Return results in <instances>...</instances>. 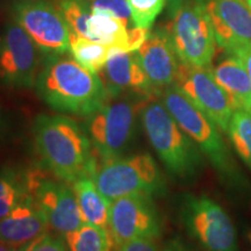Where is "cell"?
<instances>
[{
    "label": "cell",
    "mask_w": 251,
    "mask_h": 251,
    "mask_svg": "<svg viewBox=\"0 0 251 251\" xmlns=\"http://www.w3.org/2000/svg\"><path fill=\"white\" fill-rule=\"evenodd\" d=\"M41 99L62 114L87 118L107 99L101 78L70 56L47 55L35 81Z\"/></svg>",
    "instance_id": "cell-1"
},
{
    "label": "cell",
    "mask_w": 251,
    "mask_h": 251,
    "mask_svg": "<svg viewBox=\"0 0 251 251\" xmlns=\"http://www.w3.org/2000/svg\"><path fill=\"white\" fill-rule=\"evenodd\" d=\"M33 137L45 168L71 184L97 171L92 143L85 128L64 114H41L34 120Z\"/></svg>",
    "instance_id": "cell-2"
},
{
    "label": "cell",
    "mask_w": 251,
    "mask_h": 251,
    "mask_svg": "<svg viewBox=\"0 0 251 251\" xmlns=\"http://www.w3.org/2000/svg\"><path fill=\"white\" fill-rule=\"evenodd\" d=\"M161 99L181 129L193 140L205 158L211 163L222 183L234 192H248L250 190L249 181L222 139L221 130L176 84L163 91Z\"/></svg>",
    "instance_id": "cell-3"
},
{
    "label": "cell",
    "mask_w": 251,
    "mask_h": 251,
    "mask_svg": "<svg viewBox=\"0 0 251 251\" xmlns=\"http://www.w3.org/2000/svg\"><path fill=\"white\" fill-rule=\"evenodd\" d=\"M140 119L147 139L166 171L184 183L196 180L205 169V156L162 100H148L141 109Z\"/></svg>",
    "instance_id": "cell-4"
},
{
    "label": "cell",
    "mask_w": 251,
    "mask_h": 251,
    "mask_svg": "<svg viewBox=\"0 0 251 251\" xmlns=\"http://www.w3.org/2000/svg\"><path fill=\"white\" fill-rule=\"evenodd\" d=\"M147 101L148 99L130 94L108 96L105 102L86 118V133L103 162L124 156L129 149L136 133L137 118Z\"/></svg>",
    "instance_id": "cell-5"
},
{
    "label": "cell",
    "mask_w": 251,
    "mask_h": 251,
    "mask_svg": "<svg viewBox=\"0 0 251 251\" xmlns=\"http://www.w3.org/2000/svg\"><path fill=\"white\" fill-rule=\"evenodd\" d=\"M97 187L109 201L129 194L164 196V176L150 153H134L108 159L97 168Z\"/></svg>",
    "instance_id": "cell-6"
},
{
    "label": "cell",
    "mask_w": 251,
    "mask_h": 251,
    "mask_svg": "<svg viewBox=\"0 0 251 251\" xmlns=\"http://www.w3.org/2000/svg\"><path fill=\"white\" fill-rule=\"evenodd\" d=\"M166 29L181 63L211 68L218 43L207 2L188 0L176 12Z\"/></svg>",
    "instance_id": "cell-7"
},
{
    "label": "cell",
    "mask_w": 251,
    "mask_h": 251,
    "mask_svg": "<svg viewBox=\"0 0 251 251\" xmlns=\"http://www.w3.org/2000/svg\"><path fill=\"white\" fill-rule=\"evenodd\" d=\"M179 216L187 233L203 251H240L237 233L228 213L207 196L183 197Z\"/></svg>",
    "instance_id": "cell-8"
},
{
    "label": "cell",
    "mask_w": 251,
    "mask_h": 251,
    "mask_svg": "<svg viewBox=\"0 0 251 251\" xmlns=\"http://www.w3.org/2000/svg\"><path fill=\"white\" fill-rule=\"evenodd\" d=\"M108 233L115 249L136 238L161 237L163 221L152 197L129 194L111 201Z\"/></svg>",
    "instance_id": "cell-9"
},
{
    "label": "cell",
    "mask_w": 251,
    "mask_h": 251,
    "mask_svg": "<svg viewBox=\"0 0 251 251\" xmlns=\"http://www.w3.org/2000/svg\"><path fill=\"white\" fill-rule=\"evenodd\" d=\"M13 19L24 28L42 54L69 51L71 31L54 2L47 0H19L14 2Z\"/></svg>",
    "instance_id": "cell-10"
},
{
    "label": "cell",
    "mask_w": 251,
    "mask_h": 251,
    "mask_svg": "<svg viewBox=\"0 0 251 251\" xmlns=\"http://www.w3.org/2000/svg\"><path fill=\"white\" fill-rule=\"evenodd\" d=\"M69 183L51 179L40 171H29L30 194L49 227L65 237L84 225L74 190Z\"/></svg>",
    "instance_id": "cell-11"
},
{
    "label": "cell",
    "mask_w": 251,
    "mask_h": 251,
    "mask_svg": "<svg viewBox=\"0 0 251 251\" xmlns=\"http://www.w3.org/2000/svg\"><path fill=\"white\" fill-rule=\"evenodd\" d=\"M40 49L17 21L5 26L0 41V77L5 84L30 89L42 65Z\"/></svg>",
    "instance_id": "cell-12"
},
{
    "label": "cell",
    "mask_w": 251,
    "mask_h": 251,
    "mask_svg": "<svg viewBox=\"0 0 251 251\" xmlns=\"http://www.w3.org/2000/svg\"><path fill=\"white\" fill-rule=\"evenodd\" d=\"M175 84L222 133L227 134L235 108L213 77L211 68L193 67L180 62Z\"/></svg>",
    "instance_id": "cell-13"
},
{
    "label": "cell",
    "mask_w": 251,
    "mask_h": 251,
    "mask_svg": "<svg viewBox=\"0 0 251 251\" xmlns=\"http://www.w3.org/2000/svg\"><path fill=\"white\" fill-rule=\"evenodd\" d=\"M136 54L152 90L161 97L166 87L176 83L180 64L168 29L150 31Z\"/></svg>",
    "instance_id": "cell-14"
},
{
    "label": "cell",
    "mask_w": 251,
    "mask_h": 251,
    "mask_svg": "<svg viewBox=\"0 0 251 251\" xmlns=\"http://www.w3.org/2000/svg\"><path fill=\"white\" fill-rule=\"evenodd\" d=\"M98 75L108 96L130 94L148 100L156 97L141 67L136 51L112 48L105 67Z\"/></svg>",
    "instance_id": "cell-15"
},
{
    "label": "cell",
    "mask_w": 251,
    "mask_h": 251,
    "mask_svg": "<svg viewBox=\"0 0 251 251\" xmlns=\"http://www.w3.org/2000/svg\"><path fill=\"white\" fill-rule=\"evenodd\" d=\"M218 47L227 54L251 43V7L244 0L207 1Z\"/></svg>",
    "instance_id": "cell-16"
},
{
    "label": "cell",
    "mask_w": 251,
    "mask_h": 251,
    "mask_svg": "<svg viewBox=\"0 0 251 251\" xmlns=\"http://www.w3.org/2000/svg\"><path fill=\"white\" fill-rule=\"evenodd\" d=\"M48 227L45 215L30 197L0 219V242L18 250L47 233Z\"/></svg>",
    "instance_id": "cell-17"
},
{
    "label": "cell",
    "mask_w": 251,
    "mask_h": 251,
    "mask_svg": "<svg viewBox=\"0 0 251 251\" xmlns=\"http://www.w3.org/2000/svg\"><path fill=\"white\" fill-rule=\"evenodd\" d=\"M213 77L227 93L235 111L251 114V81L243 62L235 55L228 54L214 68Z\"/></svg>",
    "instance_id": "cell-18"
},
{
    "label": "cell",
    "mask_w": 251,
    "mask_h": 251,
    "mask_svg": "<svg viewBox=\"0 0 251 251\" xmlns=\"http://www.w3.org/2000/svg\"><path fill=\"white\" fill-rule=\"evenodd\" d=\"M84 224L108 229L111 201L100 192L92 176H84L72 183Z\"/></svg>",
    "instance_id": "cell-19"
},
{
    "label": "cell",
    "mask_w": 251,
    "mask_h": 251,
    "mask_svg": "<svg viewBox=\"0 0 251 251\" xmlns=\"http://www.w3.org/2000/svg\"><path fill=\"white\" fill-rule=\"evenodd\" d=\"M30 197L29 171L9 166L0 169V219Z\"/></svg>",
    "instance_id": "cell-20"
},
{
    "label": "cell",
    "mask_w": 251,
    "mask_h": 251,
    "mask_svg": "<svg viewBox=\"0 0 251 251\" xmlns=\"http://www.w3.org/2000/svg\"><path fill=\"white\" fill-rule=\"evenodd\" d=\"M89 31L91 41L128 51L129 28L119 19L106 13H92Z\"/></svg>",
    "instance_id": "cell-21"
},
{
    "label": "cell",
    "mask_w": 251,
    "mask_h": 251,
    "mask_svg": "<svg viewBox=\"0 0 251 251\" xmlns=\"http://www.w3.org/2000/svg\"><path fill=\"white\" fill-rule=\"evenodd\" d=\"M111 47L94 42L85 37L75 35L72 33L70 35L69 52L72 58L93 74H99L102 70L111 54Z\"/></svg>",
    "instance_id": "cell-22"
},
{
    "label": "cell",
    "mask_w": 251,
    "mask_h": 251,
    "mask_svg": "<svg viewBox=\"0 0 251 251\" xmlns=\"http://www.w3.org/2000/svg\"><path fill=\"white\" fill-rule=\"evenodd\" d=\"M70 251H111L108 229L84 224L64 237Z\"/></svg>",
    "instance_id": "cell-23"
},
{
    "label": "cell",
    "mask_w": 251,
    "mask_h": 251,
    "mask_svg": "<svg viewBox=\"0 0 251 251\" xmlns=\"http://www.w3.org/2000/svg\"><path fill=\"white\" fill-rule=\"evenodd\" d=\"M54 4L71 33L90 40L89 20L92 15L90 0H54Z\"/></svg>",
    "instance_id": "cell-24"
},
{
    "label": "cell",
    "mask_w": 251,
    "mask_h": 251,
    "mask_svg": "<svg viewBox=\"0 0 251 251\" xmlns=\"http://www.w3.org/2000/svg\"><path fill=\"white\" fill-rule=\"evenodd\" d=\"M227 135L235 151L251 170V114L235 111Z\"/></svg>",
    "instance_id": "cell-25"
},
{
    "label": "cell",
    "mask_w": 251,
    "mask_h": 251,
    "mask_svg": "<svg viewBox=\"0 0 251 251\" xmlns=\"http://www.w3.org/2000/svg\"><path fill=\"white\" fill-rule=\"evenodd\" d=\"M133 26L150 29L166 5V0H127Z\"/></svg>",
    "instance_id": "cell-26"
},
{
    "label": "cell",
    "mask_w": 251,
    "mask_h": 251,
    "mask_svg": "<svg viewBox=\"0 0 251 251\" xmlns=\"http://www.w3.org/2000/svg\"><path fill=\"white\" fill-rule=\"evenodd\" d=\"M92 13H106L119 19L129 28L131 13L127 0H90Z\"/></svg>",
    "instance_id": "cell-27"
},
{
    "label": "cell",
    "mask_w": 251,
    "mask_h": 251,
    "mask_svg": "<svg viewBox=\"0 0 251 251\" xmlns=\"http://www.w3.org/2000/svg\"><path fill=\"white\" fill-rule=\"evenodd\" d=\"M18 251H70L65 238L61 235H52L49 233L42 234L41 236L31 241L26 246L21 247Z\"/></svg>",
    "instance_id": "cell-28"
},
{
    "label": "cell",
    "mask_w": 251,
    "mask_h": 251,
    "mask_svg": "<svg viewBox=\"0 0 251 251\" xmlns=\"http://www.w3.org/2000/svg\"><path fill=\"white\" fill-rule=\"evenodd\" d=\"M114 251H162L158 238H136L122 244Z\"/></svg>",
    "instance_id": "cell-29"
},
{
    "label": "cell",
    "mask_w": 251,
    "mask_h": 251,
    "mask_svg": "<svg viewBox=\"0 0 251 251\" xmlns=\"http://www.w3.org/2000/svg\"><path fill=\"white\" fill-rule=\"evenodd\" d=\"M229 54L235 55L236 57H238L241 61L243 62V64L247 69L248 75H249V78L251 81V43L250 45L240 47V48L233 50V51L229 52Z\"/></svg>",
    "instance_id": "cell-30"
},
{
    "label": "cell",
    "mask_w": 251,
    "mask_h": 251,
    "mask_svg": "<svg viewBox=\"0 0 251 251\" xmlns=\"http://www.w3.org/2000/svg\"><path fill=\"white\" fill-rule=\"evenodd\" d=\"M162 251H198L192 246L185 242L181 237H174L165 243Z\"/></svg>",
    "instance_id": "cell-31"
},
{
    "label": "cell",
    "mask_w": 251,
    "mask_h": 251,
    "mask_svg": "<svg viewBox=\"0 0 251 251\" xmlns=\"http://www.w3.org/2000/svg\"><path fill=\"white\" fill-rule=\"evenodd\" d=\"M188 0H166V7H168V13L172 18L176 12L183 6Z\"/></svg>",
    "instance_id": "cell-32"
},
{
    "label": "cell",
    "mask_w": 251,
    "mask_h": 251,
    "mask_svg": "<svg viewBox=\"0 0 251 251\" xmlns=\"http://www.w3.org/2000/svg\"><path fill=\"white\" fill-rule=\"evenodd\" d=\"M0 251H18V250L14 249V248H11V247L6 246V244L0 242Z\"/></svg>",
    "instance_id": "cell-33"
},
{
    "label": "cell",
    "mask_w": 251,
    "mask_h": 251,
    "mask_svg": "<svg viewBox=\"0 0 251 251\" xmlns=\"http://www.w3.org/2000/svg\"><path fill=\"white\" fill-rule=\"evenodd\" d=\"M2 126H4V120H2V112H1V107H0V130H1Z\"/></svg>",
    "instance_id": "cell-34"
},
{
    "label": "cell",
    "mask_w": 251,
    "mask_h": 251,
    "mask_svg": "<svg viewBox=\"0 0 251 251\" xmlns=\"http://www.w3.org/2000/svg\"><path fill=\"white\" fill-rule=\"evenodd\" d=\"M244 1H246V2H247V4H248V5H249V6H250V7H251V0H244Z\"/></svg>",
    "instance_id": "cell-35"
},
{
    "label": "cell",
    "mask_w": 251,
    "mask_h": 251,
    "mask_svg": "<svg viewBox=\"0 0 251 251\" xmlns=\"http://www.w3.org/2000/svg\"><path fill=\"white\" fill-rule=\"evenodd\" d=\"M248 237H249V240H250V242H251V231L249 233V235H248Z\"/></svg>",
    "instance_id": "cell-36"
}]
</instances>
